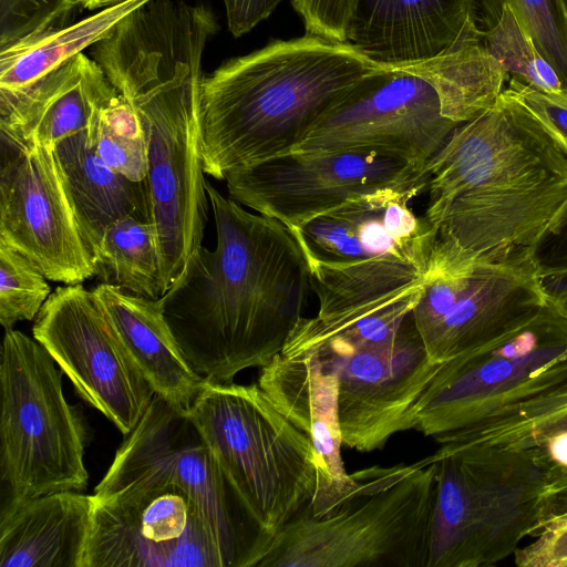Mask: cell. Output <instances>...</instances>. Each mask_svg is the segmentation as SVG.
<instances>
[{
    "mask_svg": "<svg viewBox=\"0 0 567 567\" xmlns=\"http://www.w3.org/2000/svg\"><path fill=\"white\" fill-rule=\"evenodd\" d=\"M217 29L204 4L150 0L92 47L91 58L144 130L163 296L203 246L209 204L200 134L203 56Z\"/></svg>",
    "mask_w": 567,
    "mask_h": 567,
    "instance_id": "1",
    "label": "cell"
},
{
    "mask_svg": "<svg viewBox=\"0 0 567 567\" xmlns=\"http://www.w3.org/2000/svg\"><path fill=\"white\" fill-rule=\"evenodd\" d=\"M429 268L529 258L567 217V143L507 89L425 166Z\"/></svg>",
    "mask_w": 567,
    "mask_h": 567,
    "instance_id": "2",
    "label": "cell"
},
{
    "mask_svg": "<svg viewBox=\"0 0 567 567\" xmlns=\"http://www.w3.org/2000/svg\"><path fill=\"white\" fill-rule=\"evenodd\" d=\"M205 187L216 247L202 246L162 298L192 369L205 381L230 383L282 351L312 291L310 271L288 227Z\"/></svg>",
    "mask_w": 567,
    "mask_h": 567,
    "instance_id": "3",
    "label": "cell"
},
{
    "mask_svg": "<svg viewBox=\"0 0 567 567\" xmlns=\"http://www.w3.org/2000/svg\"><path fill=\"white\" fill-rule=\"evenodd\" d=\"M383 70L350 42L306 33L272 40L204 75V172H233L288 154L341 95Z\"/></svg>",
    "mask_w": 567,
    "mask_h": 567,
    "instance_id": "4",
    "label": "cell"
},
{
    "mask_svg": "<svg viewBox=\"0 0 567 567\" xmlns=\"http://www.w3.org/2000/svg\"><path fill=\"white\" fill-rule=\"evenodd\" d=\"M421 193L379 189L289 229L308 261L318 318L375 312L423 290L437 230L409 207Z\"/></svg>",
    "mask_w": 567,
    "mask_h": 567,
    "instance_id": "5",
    "label": "cell"
},
{
    "mask_svg": "<svg viewBox=\"0 0 567 567\" xmlns=\"http://www.w3.org/2000/svg\"><path fill=\"white\" fill-rule=\"evenodd\" d=\"M436 472L429 456L352 473L327 514L291 520L257 567H426Z\"/></svg>",
    "mask_w": 567,
    "mask_h": 567,
    "instance_id": "6",
    "label": "cell"
},
{
    "mask_svg": "<svg viewBox=\"0 0 567 567\" xmlns=\"http://www.w3.org/2000/svg\"><path fill=\"white\" fill-rule=\"evenodd\" d=\"M188 414L270 547L320 488L311 440L275 408L258 383L204 381Z\"/></svg>",
    "mask_w": 567,
    "mask_h": 567,
    "instance_id": "7",
    "label": "cell"
},
{
    "mask_svg": "<svg viewBox=\"0 0 567 567\" xmlns=\"http://www.w3.org/2000/svg\"><path fill=\"white\" fill-rule=\"evenodd\" d=\"M0 354L2 522L33 498L84 491L89 474L86 426L65 400L51 354L13 328L4 330Z\"/></svg>",
    "mask_w": 567,
    "mask_h": 567,
    "instance_id": "8",
    "label": "cell"
},
{
    "mask_svg": "<svg viewBox=\"0 0 567 567\" xmlns=\"http://www.w3.org/2000/svg\"><path fill=\"white\" fill-rule=\"evenodd\" d=\"M567 392V310L548 299L530 319L441 364L416 431L436 442Z\"/></svg>",
    "mask_w": 567,
    "mask_h": 567,
    "instance_id": "9",
    "label": "cell"
},
{
    "mask_svg": "<svg viewBox=\"0 0 567 567\" xmlns=\"http://www.w3.org/2000/svg\"><path fill=\"white\" fill-rule=\"evenodd\" d=\"M151 476L181 488L196 505L220 550L225 567H257L269 548L188 410L154 395L125 436L94 488L103 494Z\"/></svg>",
    "mask_w": 567,
    "mask_h": 567,
    "instance_id": "10",
    "label": "cell"
},
{
    "mask_svg": "<svg viewBox=\"0 0 567 567\" xmlns=\"http://www.w3.org/2000/svg\"><path fill=\"white\" fill-rule=\"evenodd\" d=\"M458 124L442 114L431 83L383 66L331 104L290 153H372L425 169Z\"/></svg>",
    "mask_w": 567,
    "mask_h": 567,
    "instance_id": "11",
    "label": "cell"
},
{
    "mask_svg": "<svg viewBox=\"0 0 567 567\" xmlns=\"http://www.w3.org/2000/svg\"><path fill=\"white\" fill-rule=\"evenodd\" d=\"M225 567L193 501L151 476L93 494L82 567Z\"/></svg>",
    "mask_w": 567,
    "mask_h": 567,
    "instance_id": "12",
    "label": "cell"
},
{
    "mask_svg": "<svg viewBox=\"0 0 567 567\" xmlns=\"http://www.w3.org/2000/svg\"><path fill=\"white\" fill-rule=\"evenodd\" d=\"M547 301L533 257L430 268L412 317L430 360L444 363L527 321Z\"/></svg>",
    "mask_w": 567,
    "mask_h": 567,
    "instance_id": "13",
    "label": "cell"
},
{
    "mask_svg": "<svg viewBox=\"0 0 567 567\" xmlns=\"http://www.w3.org/2000/svg\"><path fill=\"white\" fill-rule=\"evenodd\" d=\"M429 173L403 159L360 152L288 153L226 176L229 197L289 229L383 188L426 190Z\"/></svg>",
    "mask_w": 567,
    "mask_h": 567,
    "instance_id": "14",
    "label": "cell"
},
{
    "mask_svg": "<svg viewBox=\"0 0 567 567\" xmlns=\"http://www.w3.org/2000/svg\"><path fill=\"white\" fill-rule=\"evenodd\" d=\"M32 334L82 399L128 435L155 392L126 353L93 290L81 284L58 287L35 317Z\"/></svg>",
    "mask_w": 567,
    "mask_h": 567,
    "instance_id": "15",
    "label": "cell"
},
{
    "mask_svg": "<svg viewBox=\"0 0 567 567\" xmlns=\"http://www.w3.org/2000/svg\"><path fill=\"white\" fill-rule=\"evenodd\" d=\"M0 241L51 281L79 285L95 275L53 150L1 141Z\"/></svg>",
    "mask_w": 567,
    "mask_h": 567,
    "instance_id": "16",
    "label": "cell"
},
{
    "mask_svg": "<svg viewBox=\"0 0 567 567\" xmlns=\"http://www.w3.org/2000/svg\"><path fill=\"white\" fill-rule=\"evenodd\" d=\"M317 352L338 375L343 445L363 453L416 429L420 401L442 364L427 357L412 312L389 342L346 353Z\"/></svg>",
    "mask_w": 567,
    "mask_h": 567,
    "instance_id": "17",
    "label": "cell"
},
{
    "mask_svg": "<svg viewBox=\"0 0 567 567\" xmlns=\"http://www.w3.org/2000/svg\"><path fill=\"white\" fill-rule=\"evenodd\" d=\"M466 481L473 508L472 567L493 566L534 537L554 511L545 472L530 450L442 444Z\"/></svg>",
    "mask_w": 567,
    "mask_h": 567,
    "instance_id": "18",
    "label": "cell"
},
{
    "mask_svg": "<svg viewBox=\"0 0 567 567\" xmlns=\"http://www.w3.org/2000/svg\"><path fill=\"white\" fill-rule=\"evenodd\" d=\"M257 383L275 408L311 440L321 483L307 511L327 514L352 483L341 455L336 371L315 350L279 353L261 368Z\"/></svg>",
    "mask_w": 567,
    "mask_h": 567,
    "instance_id": "19",
    "label": "cell"
},
{
    "mask_svg": "<svg viewBox=\"0 0 567 567\" xmlns=\"http://www.w3.org/2000/svg\"><path fill=\"white\" fill-rule=\"evenodd\" d=\"M474 21L476 0H355L348 42L381 65L433 59Z\"/></svg>",
    "mask_w": 567,
    "mask_h": 567,
    "instance_id": "20",
    "label": "cell"
},
{
    "mask_svg": "<svg viewBox=\"0 0 567 567\" xmlns=\"http://www.w3.org/2000/svg\"><path fill=\"white\" fill-rule=\"evenodd\" d=\"M93 292L155 394L189 410L205 380L186 361L165 318L163 298L135 296L103 282Z\"/></svg>",
    "mask_w": 567,
    "mask_h": 567,
    "instance_id": "21",
    "label": "cell"
},
{
    "mask_svg": "<svg viewBox=\"0 0 567 567\" xmlns=\"http://www.w3.org/2000/svg\"><path fill=\"white\" fill-rule=\"evenodd\" d=\"M93 495L63 491L33 498L0 522L1 567H82Z\"/></svg>",
    "mask_w": 567,
    "mask_h": 567,
    "instance_id": "22",
    "label": "cell"
},
{
    "mask_svg": "<svg viewBox=\"0 0 567 567\" xmlns=\"http://www.w3.org/2000/svg\"><path fill=\"white\" fill-rule=\"evenodd\" d=\"M53 154L82 236L94 256L106 228L118 219L150 221L144 182L110 167L97 154L89 130L54 145Z\"/></svg>",
    "mask_w": 567,
    "mask_h": 567,
    "instance_id": "23",
    "label": "cell"
},
{
    "mask_svg": "<svg viewBox=\"0 0 567 567\" xmlns=\"http://www.w3.org/2000/svg\"><path fill=\"white\" fill-rule=\"evenodd\" d=\"M93 117L94 97L83 75L82 53L24 89L0 93L4 142L53 148L60 141L90 130Z\"/></svg>",
    "mask_w": 567,
    "mask_h": 567,
    "instance_id": "24",
    "label": "cell"
},
{
    "mask_svg": "<svg viewBox=\"0 0 567 567\" xmlns=\"http://www.w3.org/2000/svg\"><path fill=\"white\" fill-rule=\"evenodd\" d=\"M382 66L413 73L431 83L440 96L442 114L456 123L492 106L509 80L501 62L485 48L477 21L433 59Z\"/></svg>",
    "mask_w": 567,
    "mask_h": 567,
    "instance_id": "25",
    "label": "cell"
},
{
    "mask_svg": "<svg viewBox=\"0 0 567 567\" xmlns=\"http://www.w3.org/2000/svg\"><path fill=\"white\" fill-rule=\"evenodd\" d=\"M437 443L530 450L545 472L554 512L567 506V392Z\"/></svg>",
    "mask_w": 567,
    "mask_h": 567,
    "instance_id": "26",
    "label": "cell"
},
{
    "mask_svg": "<svg viewBox=\"0 0 567 567\" xmlns=\"http://www.w3.org/2000/svg\"><path fill=\"white\" fill-rule=\"evenodd\" d=\"M150 0H125L76 22L50 28L0 49V93L19 91L56 70L106 37L128 13Z\"/></svg>",
    "mask_w": 567,
    "mask_h": 567,
    "instance_id": "27",
    "label": "cell"
},
{
    "mask_svg": "<svg viewBox=\"0 0 567 567\" xmlns=\"http://www.w3.org/2000/svg\"><path fill=\"white\" fill-rule=\"evenodd\" d=\"M94 259L101 282L140 297H163L157 240L150 221L125 217L110 225Z\"/></svg>",
    "mask_w": 567,
    "mask_h": 567,
    "instance_id": "28",
    "label": "cell"
},
{
    "mask_svg": "<svg viewBox=\"0 0 567 567\" xmlns=\"http://www.w3.org/2000/svg\"><path fill=\"white\" fill-rule=\"evenodd\" d=\"M426 567H472L474 520L470 491L456 457L437 450Z\"/></svg>",
    "mask_w": 567,
    "mask_h": 567,
    "instance_id": "29",
    "label": "cell"
},
{
    "mask_svg": "<svg viewBox=\"0 0 567 567\" xmlns=\"http://www.w3.org/2000/svg\"><path fill=\"white\" fill-rule=\"evenodd\" d=\"M509 6L540 55L555 69L567 93V19L560 0H478L477 23L491 29Z\"/></svg>",
    "mask_w": 567,
    "mask_h": 567,
    "instance_id": "30",
    "label": "cell"
},
{
    "mask_svg": "<svg viewBox=\"0 0 567 567\" xmlns=\"http://www.w3.org/2000/svg\"><path fill=\"white\" fill-rule=\"evenodd\" d=\"M483 42L509 78L546 93H566L557 72L540 55L509 6L503 8L491 29L483 30Z\"/></svg>",
    "mask_w": 567,
    "mask_h": 567,
    "instance_id": "31",
    "label": "cell"
},
{
    "mask_svg": "<svg viewBox=\"0 0 567 567\" xmlns=\"http://www.w3.org/2000/svg\"><path fill=\"white\" fill-rule=\"evenodd\" d=\"M48 280L27 257L0 241V323L4 330L35 319L52 293Z\"/></svg>",
    "mask_w": 567,
    "mask_h": 567,
    "instance_id": "32",
    "label": "cell"
},
{
    "mask_svg": "<svg viewBox=\"0 0 567 567\" xmlns=\"http://www.w3.org/2000/svg\"><path fill=\"white\" fill-rule=\"evenodd\" d=\"M75 9L70 0H0V49L68 24Z\"/></svg>",
    "mask_w": 567,
    "mask_h": 567,
    "instance_id": "33",
    "label": "cell"
},
{
    "mask_svg": "<svg viewBox=\"0 0 567 567\" xmlns=\"http://www.w3.org/2000/svg\"><path fill=\"white\" fill-rule=\"evenodd\" d=\"M535 540L514 553L519 567H567V506L544 522Z\"/></svg>",
    "mask_w": 567,
    "mask_h": 567,
    "instance_id": "34",
    "label": "cell"
},
{
    "mask_svg": "<svg viewBox=\"0 0 567 567\" xmlns=\"http://www.w3.org/2000/svg\"><path fill=\"white\" fill-rule=\"evenodd\" d=\"M306 33L348 41L355 0H292Z\"/></svg>",
    "mask_w": 567,
    "mask_h": 567,
    "instance_id": "35",
    "label": "cell"
},
{
    "mask_svg": "<svg viewBox=\"0 0 567 567\" xmlns=\"http://www.w3.org/2000/svg\"><path fill=\"white\" fill-rule=\"evenodd\" d=\"M505 89L567 143V93H546L509 78Z\"/></svg>",
    "mask_w": 567,
    "mask_h": 567,
    "instance_id": "36",
    "label": "cell"
},
{
    "mask_svg": "<svg viewBox=\"0 0 567 567\" xmlns=\"http://www.w3.org/2000/svg\"><path fill=\"white\" fill-rule=\"evenodd\" d=\"M284 0H224L229 32L241 37L267 19ZM290 2L292 0H289Z\"/></svg>",
    "mask_w": 567,
    "mask_h": 567,
    "instance_id": "37",
    "label": "cell"
},
{
    "mask_svg": "<svg viewBox=\"0 0 567 567\" xmlns=\"http://www.w3.org/2000/svg\"><path fill=\"white\" fill-rule=\"evenodd\" d=\"M534 259L539 270L567 268V217L540 241Z\"/></svg>",
    "mask_w": 567,
    "mask_h": 567,
    "instance_id": "38",
    "label": "cell"
},
{
    "mask_svg": "<svg viewBox=\"0 0 567 567\" xmlns=\"http://www.w3.org/2000/svg\"><path fill=\"white\" fill-rule=\"evenodd\" d=\"M542 287L548 299L567 310V268L539 270Z\"/></svg>",
    "mask_w": 567,
    "mask_h": 567,
    "instance_id": "39",
    "label": "cell"
},
{
    "mask_svg": "<svg viewBox=\"0 0 567 567\" xmlns=\"http://www.w3.org/2000/svg\"><path fill=\"white\" fill-rule=\"evenodd\" d=\"M71 3L76 8L94 10L96 0H70Z\"/></svg>",
    "mask_w": 567,
    "mask_h": 567,
    "instance_id": "40",
    "label": "cell"
},
{
    "mask_svg": "<svg viewBox=\"0 0 567 567\" xmlns=\"http://www.w3.org/2000/svg\"><path fill=\"white\" fill-rule=\"evenodd\" d=\"M125 0H96L94 4V10H99L109 6H112L114 3H118Z\"/></svg>",
    "mask_w": 567,
    "mask_h": 567,
    "instance_id": "41",
    "label": "cell"
},
{
    "mask_svg": "<svg viewBox=\"0 0 567 567\" xmlns=\"http://www.w3.org/2000/svg\"><path fill=\"white\" fill-rule=\"evenodd\" d=\"M560 3L563 6L566 19H567V0H560Z\"/></svg>",
    "mask_w": 567,
    "mask_h": 567,
    "instance_id": "42",
    "label": "cell"
}]
</instances>
